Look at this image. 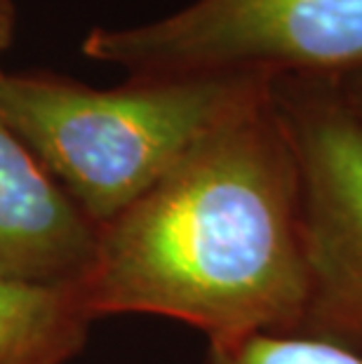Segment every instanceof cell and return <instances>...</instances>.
Returning a JSON list of instances; mask_svg holds the SVG:
<instances>
[{"instance_id":"6da1fadb","label":"cell","mask_w":362,"mask_h":364,"mask_svg":"<svg viewBox=\"0 0 362 364\" xmlns=\"http://www.w3.org/2000/svg\"><path fill=\"white\" fill-rule=\"evenodd\" d=\"M75 289L92 320L172 317L207 343L294 334L306 294L302 186L271 85L99 228Z\"/></svg>"},{"instance_id":"7a4b0ae2","label":"cell","mask_w":362,"mask_h":364,"mask_svg":"<svg viewBox=\"0 0 362 364\" xmlns=\"http://www.w3.org/2000/svg\"><path fill=\"white\" fill-rule=\"evenodd\" d=\"M259 73L129 78L115 90L0 68V115L97 228L268 90Z\"/></svg>"},{"instance_id":"3957f363","label":"cell","mask_w":362,"mask_h":364,"mask_svg":"<svg viewBox=\"0 0 362 364\" xmlns=\"http://www.w3.org/2000/svg\"><path fill=\"white\" fill-rule=\"evenodd\" d=\"M82 52L132 78L336 80L362 71V0H193L146 24L92 28Z\"/></svg>"},{"instance_id":"277c9868","label":"cell","mask_w":362,"mask_h":364,"mask_svg":"<svg viewBox=\"0 0 362 364\" xmlns=\"http://www.w3.org/2000/svg\"><path fill=\"white\" fill-rule=\"evenodd\" d=\"M299 167L306 294L299 336L362 358V122L327 80L273 78Z\"/></svg>"},{"instance_id":"5b68a950","label":"cell","mask_w":362,"mask_h":364,"mask_svg":"<svg viewBox=\"0 0 362 364\" xmlns=\"http://www.w3.org/2000/svg\"><path fill=\"white\" fill-rule=\"evenodd\" d=\"M99 228L0 115V280L78 287Z\"/></svg>"},{"instance_id":"8992f818","label":"cell","mask_w":362,"mask_h":364,"mask_svg":"<svg viewBox=\"0 0 362 364\" xmlns=\"http://www.w3.org/2000/svg\"><path fill=\"white\" fill-rule=\"evenodd\" d=\"M75 287L0 280V364H66L90 324Z\"/></svg>"},{"instance_id":"52a82bcc","label":"cell","mask_w":362,"mask_h":364,"mask_svg":"<svg viewBox=\"0 0 362 364\" xmlns=\"http://www.w3.org/2000/svg\"><path fill=\"white\" fill-rule=\"evenodd\" d=\"M203 364H362V358L308 336L254 331L210 341Z\"/></svg>"},{"instance_id":"ba28073f","label":"cell","mask_w":362,"mask_h":364,"mask_svg":"<svg viewBox=\"0 0 362 364\" xmlns=\"http://www.w3.org/2000/svg\"><path fill=\"white\" fill-rule=\"evenodd\" d=\"M327 82L334 87V92L346 104V108L362 122V71L344 75V78H336V80H327Z\"/></svg>"},{"instance_id":"9c48e42d","label":"cell","mask_w":362,"mask_h":364,"mask_svg":"<svg viewBox=\"0 0 362 364\" xmlns=\"http://www.w3.org/2000/svg\"><path fill=\"white\" fill-rule=\"evenodd\" d=\"M14 28H17V7H14V0H0V54L12 45Z\"/></svg>"}]
</instances>
